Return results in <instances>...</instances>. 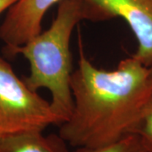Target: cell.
Returning <instances> with one entry per match:
<instances>
[{
  "label": "cell",
  "mask_w": 152,
  "mask_h": 152,
  "mask_svg": "<svg viewBox=\"0 0 152 152\" xmlns=\"http://www.w3.org/2000/svg\"><path fill=\"white\" fill-rule=\"evenodd\" d=\"M0 152H69L67 142L59 135L43 131H25L0 137Z\"/></svg>",
  "instance_id": "8992f818"
},
{
  "label": "cell",
  "mask_w": 152,
  "mask_h": 152,
  "mask_svg": "<svg viewBox=\"0 0 152 152\" xmlns=\"http://www.w3.org/2000/svg\"><path fill=\"white\" fill-rule=\"evenodd\" d=\"M61 0H19L9 10L0 26V40L8 55L42 31L47 11Z\"/></svg>",
  "instance_id": "5b68a950"
},
{
  "label": "cell",
  "mask_w": 152,
  "mask_h": 152,
  "mask_svg": "<svg viewBox=\"0 0 152 152\" xmlns=\"http://www.w3.org/2000/svg\"><path fill=\"white\" fill-rule=\"evenodd\" d=\"M50 125H61L50 102L31 90L0 56V137L25 131H44Z\"/></svg>",
  "instance_id": "3957f363"
},
{
  "label": "cell",
  "mask_w": 152,
  "mask_h": 152,
  "mask_svg": "<svg viewBox=\"0 0 152 152\" xmlns=\"http://www.w3.org/2000/svg\"><path fill=\"white\" fill-rule=\"evenodd\" d=\"M85 20H91L85 0H61L50 27L8 54L22 55L29 62L30 74L22 79L34 91L42 88L48 90L51 107L61 124L69 118L74 105L70 38L76 26Z\"/></svg>",
  "instance_id": "7a4b0ae2"
},
{
  "label": "cell",
  "mask_w": 152,
  "mask_h": 152,
  "mask_svg": "<svg viewBox=\"0 0 152 152\" xmlns=\"http://www.w3.org/2000/svg\"><path fill=\"white\" fill-rule=\"evenodd\" d=\"M91 21L120 17L133 31L138 48L133 57L148 68L152 66V0H85Z\"/></svg>",
  "instance_id": "277c9868"
},
{
  "label": "cell",
  "mask_w": 152,
  "mask_h": 152,
  "mask_svg": "<svg viewBox=\"0 0 152 152\" xmlns=\"http://www.w3.org/2000/svg\"><path fill=\"white\" fill-rule=\"evenodd\" d=\"M149 83H150V87L152 92V66L149 68Z\"/></svg>",
  "instance_id": "30bf717a"
},
{
  "label": "cell",
  "mask_w": 152,
  "mask_h": 152,
  "mask_svg": "<svg viewBox=\"0 0 152 152\" xmlns=\"http://www.w3.org/2000/svg\"><path fill=\"white\" fill-rule=\"evenodd\" d=\"M127 134L138 136L145 152H152V93L129 128Z\"/></svg>",
  "instance_id": "52a82bcc"
},
{
  "label": "cell",
  "mask_w": 152,
  "mask_h": 152,
  "mask_svg": "<svg viewBox=\"0 0 152 152\" xmlns=\"http://www.w3.org/2000/svg\"><path fill=\"white\" fill-rule=\"evenodd\" d=\"M80 42L78 67L73 72V110L60 125L59 134L69 145L98 146L125 134L151 94L149 68L133 56L113 70L96 68Z\"/></svg>",
  "instance_id": "6da1fadb"
},
{
  "label": "cell",
  "mask_w": 152,
  "mask_h": 152,
  "mask_svg": "<svg viewBox=\"0 0 152 152\" xmlns=\"http://www.w3.org/2000/svg\"><path fill=\"white\" fill-rule=\"evenodd\" d=\"M19 0H0V14L6 10H10Z\"/></svg>",
  "instance_id": "9c48e42d"
},
{
  "label": "cell",
  "mask_w": 152,
  "mask_h": 152,
  "mask_svg": "<svg viewBox=\"0 0 152 152\" xmlns=\"http://www.w3.org/2000/svg\"><path fill=\"white\" fill-rule=\"evenodd\" d=\"M72 152H145L138 136L127 134L116 141L98 146L76 147Z\"/></svg>",
  "instance_id": "ba28073f"
}]
</instances>
